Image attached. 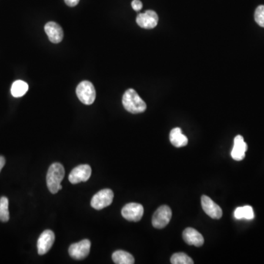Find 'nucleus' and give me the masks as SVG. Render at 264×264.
Segmentation results:
<instances>
[{
	"mask_svg": "<svg viewBox=\"0 0 264 264\" xmlns=\"http://www.w3.org/2000/svg\"><path fill=\"white\" fill-rule=\"evenodd\" d=\"M65 176V169L61 163L52 164L48 168L47 175V186L52 194H56L62 189L61 182Z\"/></svg>",
	"mask_w": 264,
	"mask_h": 264,
	"instance_id": "nucleus-1",
	"label": "nucleus"
},
{
	"mask_svg": "<svg viewBox=\"0 0 264 264\" xmlns=\"http://www.w3.org/2000/svg\"><path fill=\"white\" fill-rule=\"evenodd\" d=\"M123 105L130 113H142L146 110L147 105L134 89H128L123 95Z\"/></svg>",
	"mask_w": 264,
	"mask_h": 264,
	"instance_id": "nucleus-2",
	"label": "nucleus"
},
{
	"mask_svg": "<svg viewBox=\"0 0 264 264\" xmlns=\"http://www.w3.org/2000/svg\"><path fill=\"white\" fill-rule=\"evenodd\" d=\"M76 92L79 101L86 105H91L95 101L96 93L93 85L89 81H83L78 84Z\"/></svg>",
	"mask_w": 264,
	"mask_h": 264,
	"instance_id": "nucleus-3",
	"label": "nucleus"
},
{
	"mask_svg": "<svg viewBox=\"0 0 264 264\" xmlns=\"http://www.w3.org/2000/svg\"><path fill=\"white\" fill-rule=\"evenodd\" d=\"M172 218V211L168 205H162L157 208L152 218V225L154 228L162 229L169 224Z\"/></svg>",
	"mask_w": 264,
	"mask_h": 264,
	"instance_id": "nucleus-4",
	"label": "nucleus"
},
{
	"mask_svg": "<svg viewBox=\"0 0 264 264\" xmlns=\"http://www.w3.org/2000/svg\"><path fill=\"white\" fill-rule=\"evenodd\" d=\"M114 193L111 189H105L97 192L91 200V206L96 210H101L109 206L113 201Z\"/></svg>",
	"mask_w": 264,
	"mask_h": 264,
	"instance_id": "nucleus-5",
	"label": "nucleus"
},
{
	"mask_svg": "<svg viewBox=\"0 0 264 264\" xmlns=\"http://www.w3.org/2000/svg\"><path fill=\"white\" fill-rule=\"evenodd\" d=\"M122 216L125 219L132 222H138L142 219L144 214V208L141 204L130 202L126 204L121 211Z\"/></svg>",
	"mask_w": 264,
	"mask_h": 264,
	"instance_id": "nucleus-6",
	"label": "nucleus"
},
{
	"mask_svg": "<svg viewBox=\"0 0 264 264\" xmlns=\"http://www.w3.org/2000/svg\"><path fill=\"white\" fill-rule=\"evenodd\" d=\"M91 247V242L88 239H84L78 243L71 245L68 249V252L70 256L74 259H85L89 255Z\"/></svg>",
	"mask_w": 264,
	"mask_h": 264,
	"instance_id": "nucleus-7",
	"label": "nucleus"
},
{
	"mask_svg": "<svg viewBox=\"0 0 264 264\" xmlns=\"http://www.w3.org/2000/svg\"><path fill=\"white\" fill-rule=\"evenodd\" d=\"M92 170L88 165H81L72 170L68 176V180L72 184H77L88 181L91 176Z\"/></svg>",
	"mask_w": 264,
	"mask_h": 264,
	"instance_id": "nucleus-8",
	"label": "nucleus"
},
{
	"mask_svg": "<svg viewBox=\"0 0 264 264\" xmlns=\"http://www.w3.org/2000/svg\"><path fill=\"white\" fill-rule=\"evenodd\" d=\"M137 24L143 29H153L156 27L158 22V16L154 11L148 10L145 13L140 14L137 16Z\"/></svg>",
	"mask_w": 264,
	"mask_h": 264,
	"instance_id": "nucleus-9",
	"label": "nucleus"
},
{
	"mask_svg": "<svg viewBox=\"0 0 264 264\" xmlns=\"http://www.w3.org/2000/svg\"><path fill=\"white\" fill-rule=\"evenodd\" d=\"M201 205L205 213L210 217L214 219H219L222 217V208L206 195H202L201 198Z\"/></svg>",
	"mask_w": 264,
	"mask_h": 264,
	"instance_id": "nucleus-10",
	"label": "nucleus"
},
{
	"mask_svg": "<svg viewBox=\"0 0 264 264\" xmlns=\"http://www.w3.org/2000/svg\"><path fill=\"white\" fill-rule=\"evenodd\" d=\"M55 239V235L53 231L50 230L44 231L40 235L37 244L38 254L44 255L47 253L53 246Z\"/></svg>",
	"mask_w": 264,
	"mask_h": 264,
	"instance_id": "nucleus-11",
	"label": "nucleus"
},
{
	"mask_svg": "<svg viewBox=\"0 0 264 264\" xmlns=\"http://www.w3.org/2000/svg\"><path fill=\"white\" fill-rule=\"evenodd\" d=\"M46 33L51 43L59 44L63 39L64 33L62 28L54 21L47 23L44 27Z\"/></svg>",
	"mask_w": 264,
	"mask_h": 264,
	"instance_id": "nucleus-12",
	"label": "nucleus"
},
{
	"mask_svg": "<svg viewBox=\"0 0 264 264\" xmlns=\"http://www.w3.org/2000/svg\"><path fill=\"white\" fill-rule=\"evenodd\" d=\"M248 151V145L244 140L243 137L238 135L234 138V145L231 151V156L235 161L243 160L245 153Z\"/></svg>",
	"mask_w": 264,
	"mask_h": 264,
	"instance_id": "nucleus-13",
	"label": "nucleus"
},
{
	"mask_svg": "<svg viewBox=\"0 0 264 264\" xmlns=\"http://www.w3.org/2000/svg\"><path fill=\"white\" fill-rule=\"evenodd\" d=\"M183 238L184 242L187 245H194V246H202L204 244L203 236L197 230L192 228H187L183 232Z\"/></svg>",
	"mask_w": 264,
	"mask_h": 264,
	"instance_id": "nucleus-14",
	"label": "nucleus"
},
{
	"mask_svg": "<svg viewBox=\"0 0 264 264\" xmlns=\"http://www.w3.org/2000/svg\"><path fill=\"white\" fill-rule=\"evenodd\" d=\"M170 140L172 145L176 148L186 146L188 144V138L182 133L180 128H175L171 130L170 133Z\"/></svg>",
	"mask_w": 264,
	"mask_h": 264,
	"instance_id": "nucleus-15",
	"label": "nucleus"
},
{
	"mask_svg": "<svg viewBox=\"0 0 264 264\" xmlns=\"http://www.w3.org/2000/svg\"><path fill=\"white\" fill-rule=\"evenodd\" d=\"M112 260L117 264H133L135 258L131 254L124 250L115 251L112 254Z\"/></svg>",
	"mask_w": 264,
	"mask_h": 264,
	"instance_id": "nucleus-16",
	"label": "nucleus"
},
{
	"mask_svg": "<svg viewBox=\"0 0 264 264\" xmlns=\"http://www.w3.org/2000/svg\"><path fill=\"white\" fill-rule=\"evenodd\" d=\"M28 89H29V86L27 82L22 80H17L13 83L11 87V94L15 98H20L25 95Z\"/></svg>",
	"mask_w": 264,
	"mask_h": 264,
	"instance_id": "nucleus-17",
	"label": "nucleus"
},
{
	"mask_svg": "<svg viewBox=\"0 0 264 264\" xmlns=\"http://www.w3.org/2000/svg\"><path fill=\"white\" fill-rule=\"evenodd\" d=\"M234 217L237 219H246L250 220L253 219L255 215H254L252 207L246 205V206L237 208L234 211Z\"/></svg>",
	"mask_w": 264,
	"mask_h": 264,
	"instance_id": "nucleus-18",
	"label": "nucleus"
},
{
	"mask_svg": "<svg viewBox=\"0 0 264 264\" xmlns=\"http://www.w3.org/2000/svg\"><path fill=\"white\" fill-rule=\"evenodd\" d=\"M8 205L9 201L6 197H2L0 198V221L3 222H8L10 219Z\"/></svg>",
	"mask_w": 264,
	"mask_h": 264,
	"instance_id": "nucleus-19",
	"label": "nucleus"
},
{
	"mask_svg": "<svg viewBox=\"0 0 264 264\" xmlns=\"http://www.w3.org/2000/svg\"><path fill=\"white\" fill-rule=\"evenodd\" d=\"M171 264H193L194 261L190 257L184 252L175 253L171 258Z\"/></svg>",
	"mask_w": 264,
	"mask_h": 264,
	"instance_id": "nucleus-20",
	"label": "nucleus"
},
{
	"mask_svg": "<svg viewBox=\"0 0 264 264\" xmlns=\"http://www.w3.org/2000/svg\"><path fill=\"white\" fill-rule=\"evenodd\" d=\"M255 20L258 25L264 28V5H260L255 10Z\"/></svg>",
	"mask_w": 264,
	"mask_h": 264,
	"instance_id": "nucleus-21",
	"label": "nucleus"
},
{
	"mask_svg": "<svg viewBox=\"0 0 264 264\" xmlns=\"http://www.w3.org/2000/svg\"><path fill=\"white\" fill-rule=\"evenodd\" d=\"M131 6L135 11H140L142 8V3L140 0H133L131 2Z\"/></svg>",
	"mask_w": 264,
	"mask_h": 264,
	"instance_id": "nucleus-22",
	"label": "nucleus"
},
{
	"mask_svg": "<svg viewBox=\"0 0 264 264\" xmlns=\"http://www.w3.org/2000/svg\"><path fill=\"white\" fill-rule=\"evenodd\" d=\"M67 5L70 7H74L78 5L79 0H65Z\"/></svg>",
	"mask_w": 264,
	"mask_h": 264,
	"instance_id": "nucleus-23",
	"label": "nucleus"
},
{
	"mask_svg": "<svg viewBox=\"0 0 264 264\" xmlns=\"http://www.w3.org/2000/svg\"><path fill=\"white\" fill-rule=\"evenodd\" d=\"M5 165V158L2 155H0V172L2 171Z\"/></svg>",
	"mask_w": 264,
	"mask_h": 264,
	"instance_id": "nucleus-24",
	"label": "nucleus"
}]
</instances>
